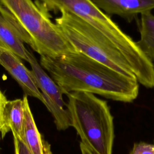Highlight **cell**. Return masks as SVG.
Segmentation results:
<instances>
[{
  "label": "cell",
  "mask_w": 154,
  "mask_h": 154,
  "mask_svg": "<svg viewBox=\"0 0 154 154\" xmlns=\"http://www.w3.org/2000/svg\"><path fill=\"white\" fill-rule=\"evenodd\" d=\"M40 64L66 95L84 91L123 102H132L138 95L136 78L125 76L77 51L57 57L40 55Z\"/></svg>",
  "instance_id": "6da1fadb"
},
{
  "label": "cell",
  "mask_w": 154,
  "mask_h": 154,
  "mask_svg": "<svg viewBox=\"0 0 154 154\" xmlns=\"http://www.w3.org/2000/svg\"><path fill=\"white\" fill-rule=\"evenodd\" d=\"M46 11L65 10L74 13L94 28L122 53L130 65L138 83L154 88V66L142 53L135 41L91 0H39Z\"/></svg>",
  "instance_id": "7a4b0ae2"
},
{
  "label": "cell",
  "mask_w": 154,
  "mask_h": 154,
  "mask_svg": "<svg viewBox=\"0 0 154 154\" xmlns=\"http://www.w3.org/2000/svg\"><path fill=\"white\" fill-rule=\"evenodd\" d=\"M66 95L72 126L79 136L81 143L93 154H112L114 123L107 102L84 91Z\"/></svg>",
  "instance_id": "3957f363"
},
{
  "label": "cell",
  "mask_w": 154,
  "mask_h": 154,
  "mask_svg": "<svg viewBox=\"0 0 154 154\" xmlns=\"http://www.w3.org/2000/svg\"><path fill=\"white\" fill-rule=\"evenodd\" d=\"M17 23L24 42L40 55L57 57L75 49L51 20L49 13L32 0H0Z\"/></svg>",
  "instance_id": "277c9868"
},
{
  "label": "cell",
  "mask_w": 154,
  "mask_h": 154,
  "mask_svg": "<svg viewBox=\"0 0 154 154\" xmlns=\"http://www.w3.org/2000/svg\"><path fill=\"white\" fill-rule=\"evenodd\" d=\"M55 23L72 45L78 52L130 78H136L122 53L91 25L78 15L65 10Z\"/></svg>",
  "instance_id": "5b68a950"
},
{
  "label": "cell",
  "mask_w": 154,
  "mask_h": 154,
  "mask_svg": "<svg viewBox=\"0 0 154 154\" xmlns=\"http://www.w3.org/2000/svg\"><path fill=\"white\" fill-rule=\"evenodd\" d=\"M29 63L37 86L42 93L43 103L52 114L58 130H66L72 126L67 103L63 98V92L59 86L43 69L32 52Z\"/></svg>",
  "instance_id": "8992f818"
},
{
  "label": "cell",
  "mask_w": 154,
  "mask_h": 154,
  "mask_svg": "<svg viewBox=\"0 0 154 154\" xmlns=\"http://www.w3.org/2000/svg\"><path fill=\"white\" fill-rule=\"evenodd\" d=\"M0 64L17 81L26 96L35 97L43 103L42 93L36 85L31 71L25 67L19 57L0 46Z\"/></svg>",
  "instance_id": "52a82bcc"
},
{
  "label": "cell",
  "mask_w": 154,
  "mask_h": 154,
  "mask_svg": "<svg viewBox=\"0 0 154 154\" xmlns=\"http://www.w3.org/2000/svg\"><path fill=\"white\" fill-rule=\"evenodd\" d=\"M23 35L6 8L0 5V46L12 52L29 63V52L24 45Z\"/></svg>",
  "instance_id": "ba28073f"
},
{
  "label": "cell",
  "mask_w": 154,
  "mask_h": 154,
  "mask_svg": "<svg viewBox=\"0 0 154 154\" xmlns=\"http://www.w3.org/2000/svg\"><path fill=\"white\" fill-rule=\"evenodd\" d=\"M108 15L116 14L128 22L154 9V0H91Z\"/></svg>",
  "instance_id": "9c48e42d"
},
{
  "label": "cell",
  "mask_w": 154,
  "mask_h": 154,
  "mask_svg": "<svg viewBox=\"0 0 154 154\" xmlns=\"http://www.w3.org/2000/svg\"><path fill=\"white\" fill-rule=\"evenodd\" d=\"M24 100L23 141L32 154H52L50 144L45 141L38 131L31 112L27 96Z\"/></svg>",
  "instance_id": "30bf717a"
},
{
  "label": "cell",
  "mask_w": 154,
  "mask_h": 154,
  "mask_svg": "<svg viewBox=\"0 0 154 154\" xmlns=\"http://www.w3.org/2000/svg\"><path fill=\"white\" fill-rule=\"evenodd\" d=\"M23 99L7 100L2 112V126L0 130L1 138H3L9 131H11L13 135L23 140Z\"/></svg>",
  "instance_id": "8fae6325"
},
{
  "label": "cell",
  "mask_w": 154,
  "mask_h": 154,
  "mask_svg": "<svg viewBox=\"0 0 154 154\" xmlns=\"http://www.w3.org/2000/svg\"><path fill=\"white\" fill-rule=\"evenodd\" d=\"M140 37L137 46L152 63H154V15L151 11L140 14L138 22Z\"/></svg>",
  "instance_id": "7c38bea8"
},
{
  "label": "cell",
  "mask_w": 154,
  "mask_h": 154,
  "mask_svg": "<svg viewBox=\"0 0 154 154\" xmlns=\"http://www.w3.org/2000/svg\"><path fill=\"white\" fill-rule=\"evenodd\" d=\"M129 154H154V144L145 142L135 143Z\"/></svg>",
  "instance_id": "4fadbf2b"
},
{
  "label": "cell",
  "mask_w": 154,
  "mask_h": 154,
  "mask_svg": "<svg viewBox=\"0 0 154 154\" xmlns=\"http://www.w3.org/2000/svg\"><path fill=\"white\" fill-rule=\"evenodd\" d=\"M13 139L15 154H32L21 138L13 135Z\"/></svg>",
  "instance_id": "5bb4252c"
},
{
  "label": "cell",
  "mask_w": 154,
  "mask_h": 154,
  "mask_svg": "<svg viewBox=\"0 0 154 154\" xmlns=\"http://www.w3.org/2000/svg\"><path fill=\"white\" fill-rule=\"evenodd\" d=\"M7 102V99L5 95L0 90V130L2 126V112L4 106Z\"/></svg>",
  "instance_id": "9a60e30c"
},
{
  "label": "cell",
  "mask_w": 154,
  "mask_h": 154,
  "mask_svg": "<svg viewBox=\"0 0 154 154\" xmlns=\"http://www.w3.org/2000/svg\"><path fill=\"white\" fill-rule=\"evenodd\" d=\"M79 146H80L81 154H93L87 147H85V146L84 144H82L81 143H80Z\"/></svg>",
  "instance_id": "2e32d148"
},
{
  "label": "cell",
  "mask_w": 154,
  "mask_h": 154,
  "mask_svg": "<svg viewBox=\"0 0 154 154\" xmlns=\"http://www.w3.org/2000/svg\"><path fill=\"white\" fill-rule=\"evenodd\" d=\"M0 138H1V136H0Z\"/></svg>",
  "instance_id": "e0dca14e"
}]
</instances>
